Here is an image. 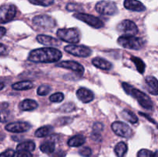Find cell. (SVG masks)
I'll list each match as a JSON object with an SVG mask.
<instances>
[{
    "instance_id": "6da1fadb",
    "label": "cell",
    "mask_w": 158,
    "mask_h": 157,
    "mask_svg": "<svg viewBox=\"0 0 158 157\" xmlns=\"http://www.w3.org/2000/svg\"><path fill=\"white\" fill-rule=\"evenodd\" d=\"M62 58V52L56 48H40L31 51L28 59L32 62L52 63Z\"/></svg>"
},
{
    "instance_id": "7a4b0ae2",
    "label": "cell",
    "mask_w": 158,
    "mask_h": 157,
    "mask_svg": "<svg viewBox=\"0 0 158 157\" xmlns=\"http://www.w3.org/2000/svg\"><path fill=\"white\" fill-rule=\"evenodd\" d=\"M122 87L124 89L126 93L135 98L142 107L146 109H148V110H151V109H153L154 105H153L152 100L151 99V98L146 93L141 92L139 89H137L134 86H132L131 85L128 84L127 83H122Z\"/></svg>"
},
{
    "instance_id": "3957f363",
    "label": "cell",
    "mask_w": 158,
    "mask_h": 157,
    "mask_svg": "<svg viewBox=\"0 0 158 157\" xmlns=\"http://www.w3.org/2000/svg\"><path fill=\"white\" fill-rule=\"evenodd\" d=\"M117 42L125 49L139 50L144 46V41L141 38L136 36H124L121 35L117 39Z\"/></svg>"
},
{
    "instance_id": "277c9868",
    "label": "cell",
    "mask_w": 158,
    "mask_h": 157,
    "mask_svg": "<svg viewBox=\"0 0 158 157\" xmlns=\"http://www.w3.org/2000/svg\"><path fill=\"white\" fill-rule=\"evenodd\" d=\"M57 36L61 41L69 43H77L80 39L79 32L76 29H60L56 32Z\"/></svg>"
},
{
    "instance_id": "5b68a950",
    "label": "cell",
    "mask_w": 158,
    "mask_h": 157,
    "mask_svg": "<svg viewBox=\"0 0 158 157\" xmlns=\"http://www.w3.org/2000/svg\"><path fill=\"white\" fill-rule=\"evenodd\" d=\"M117 29L122 35L124 36H135L138 33V28L133 21L125 19L120 22L117 26Z\"/></svg>"
},
{
    "instance_id": "8992f818",
    "label": "cell",
    "mask_w": 158,
    "mask_h": 157,
    "mask_svg": "<svg viewBox=\"0 0 158 157\" xmlns=\"http://www.w3.org/2000/svg\"><path fill=\"white\" fill-rule=\"evenodd\" d=\"M16 15V8L12 4L0 6V23L4 24L10 22Z\"/></svg>"
},
{
    "instance_id": "52a82bcc",
    "label": "cell",
    "mask_w": 158,
    "mask_h": 157,
    "mask_svg": "<svg viewBox=\"0 0 158 157\" xmlns=\"http://www.w3.org/2000/svg\"><path fill=\"white\" fill-rule=\"evenodd\" d=\"M95 9L98 13L104 15H113L117 12V5L110 1H100L97 3Z\"/></svg>"
},
{
    "instance_id": "ba28073f",
    "label": "cell",
    "mask_w": 158,
    "mask_h": 157,
    "mask_svg": "<svg viewBox=\"0 0 158 157\" xmlns=\"http://www.w3.org/2000/svg\"><path fill=\"white\" fill-rule=\"evenodd\" d=\"M73 17L80 20V21L84 22L85 23L90 26L91 27L95 28V29H100V28L104 26V24H103V21L101 19H100L97 17L94 16V15H89V14L80 13L79 12V13L74 14Z\"/></svg>"
},
{
    "instance_id": "9c48e42d",
    "label": "cell",
    "mask_w": 158,
    "mask_h": 157,
    "mask_svg": "<svg viewBox=\"0 0 158 157\" xmlns=\"http://www.w3.org/2000/svg\"><path fill=\"white\" fill-rule=\"evenodd\" d=\"M32 22L37 27L44 29H52L56 26V21L54 18L47 15H36L32 18Z\"/></svg>"
},
{
    "instance_id": "30bf717a",
    "label": "cell",
    "mask_w": 158,
    "mask_h": 157,
    "mask_svg": "<svg viewBox=\"0 0 158 157\" xmlns=\"http://www.w3.org/2000/svg\"><path fill=\"white\" fill-rule=\"evenodd\" d=\"M65 51L74 56L77 57H88L91 55L92 50L89 47L85 46H78V45H69L64 48Z\"/></svg>"
},
{
    "instance_id": "8fae6325",
    "label": "cell",
    "mask_w": 158,
    "mask_h": 157,
    "mask_svg": "<svg viewBox=\"0 0 158 157\" xmlns=\"http://www.w3.org/2000/svg\"><path fill=\"white\" fill-rule=\"evenodd\" d=\"M111 128L114 133L123 138H129L133 134V130L131 128L123 122H114L111 125Z\"/></svg>"
},
{
    "instance_id": "7c38bea8",
    "label": "cell",
    "mask_w": 158,
    "mask_h": 157,
    "mask_svg": "<svg viewBox=\"0 0 158 157\" xmlns=\"http://www.w3.org/2000/svg\"><path fill=\"white\" fill-rule=\"evenodd\" d=\"M31 125L26 122H15V123H9L6 126V129L13 133H20L29 130Z\"/></svg>"
},
{
    "instance_id": "4fadbf2b",
    "label": "cell",
    "mask_w": 158,
    "mask_h": 157,
    "mask_svg": "<svg viewBox=\"0 0 158 157\" xmlns=\"http://www.w3.org/2000/svg\"><path fill=\"white\" fill-rule=\"evenodd\" d=\"M56 66L59 67L64 68V69H70V70L73 71L76 73L79 74L80 75H82L84 72V68L82 66L81 64H80L79 62L74 61H63L60 62V63L56 65Z\"/></svg>"
},
{
    "instance_id": "5bb4252c",
    "label": "cell",
    "mask_w": 158,
    "mask_h": 157,
    "mask_svg": "<svg viewBox=\"0 0 158 157\" xmlns=\"http://www.w3.org/2000/svg\"><path fill=\"white\" fill-rule=\"evenodd\" d=\"M77 96L82 103H89L94 100V94L92 91L86 88H80L77 91Z\"/></svg>"
},
{
    "instance_id": "9a60e30c",
    "label": "cell",
    "mask_w": 158,
    "mask_h": 157,
    "mask_svg": "<svg viewBox=\"0 0 158 157\" xmlns=\"http://www.w3.org/2000/svg\"><path fill=\"white\" fill-rule=\"evenodd\" d=\"M124 7L128 10L135 11V12H143L146 9L143 4L138 0H125Z\"/></svg>"
},
{
    "instance_id": "2e32d148",
    "label": "cell",
    "mask_w": 158,
    "mask_h": 157,
    "mask_svg": "<svg viewBox=\"0 0 158 157\" xmlns=\"http://www.w3.org/2000/svg\"><path fill=\"white\" fill-rule=\"evenodd\" d=\"M148 92L154 95H158V80L154 76H147L145 78Z\"/></svg>"
},
{
    "instance_id": "e0dca14e",
    "label": "cell",
    "mask_w": 158,
    "mask_h": 157,
    "mask_svg": "<svg viewBox=\"0 0 158 157\" xmlns=\"http://www.w3.org/2000/svg\"><path fill=\"white\" fill-rule=\"evenodd\" d=\"M36 40L41 44L45 45V46H60V42L58 39L56 38L49 35H39L36 37Z\"/></svg>"
},
{
    "instance_id": "ac0fdd59",
    "label": "cell",
    "mask_w": 158,
    "mask_h": 157,
    "mask_svg": "<svg viewBox=\"0 0 158 157\" xmlns=\"http://www.w3.org/2000/svg\"><path fill=\"white\" fill-rule=\"evenodd\" d=\"M92 64L98 69H103V70H110L112 69L113 66L110 62L103 58H100V57H96V58H93Z\"/></svg>"
},
{
    "instance_id": "d6986e66",
    "label": "cell",
    "mask_w": 158,
    "mask_h": 157,
    "mask_svg": "<svg viewBox=\"0 0 158 157\" xmlns=\"http://www.w3.org/2000/svg\"><path fill=\"white\" fill-rule=\"evenodd\" d=\"M38 106L39 105L37 102H35V100L29 99H24L19 105V109L23 111H32L38 108Z\"/></svg>"
},
{
    "instance_id": "ffe728a7",
    "label": "cell",
    "mask_w": 158,
    "mask_h": 157,
    "mask_svg": "<svg viewBox=\"0 0 158 157\" xmlns=\"http://www.w3.org/2000/svg\"><path fill=\"white\" fill-rule=\"evenodd\" d=\"M86 142V138L82 135H77L72 137L68 141V146L71 147H79L83 145Z\"/></svg>"
},
{
    "instance_id": "44dd1931",
    "label": "cell",
    "mask_w": 158,
    "mask_h": 157,
    "mask_svg": "<svg viewBox=\"0 0 158 157\" xmlns=\"http://www.w3.org/2000/svg\"><path fill=\"white\" fill-rule=\"evenodd\" d=\"M53 131V127L52 126H44L39 128L35 132V136L38 138H42V137H46L50 135Z\"/></svg>"
},
{
    "instance_id": "7402d4cb",
    "label": "cell",
    "mask_w": 158,
    "mask_h": 157,
    "mask_svg": "<svg viewBox=\"0 0 158 157\" xmlns=\"http://www.w3.org/2000/svg\"><path fill=\"white\" fill-rule=\"evenodd\" d=\"M33 87V84L30 81H21L14 83L12 86V88L15 90H29Z\"/></svg>"
},
{
    "instance_id": "603a6c76",
    "label": "cell",
    "mask_w": 158,
    "mask_h": 157,
    "mask_svg": "<svg viewBox=\"0 0 158 157\" xmlns=\"http://www.w3.org/2000/svg\"><path fill=\"white\" fill-rule=\"evenodd\" d=\"M35 144L32 141H26L19 143L17 146V151H25V152H32L35 149Z\"/></svg>"
},
{
    "instance_id": "cb8c5ba5",
    "label": "cell",
    "mask_w": 158,
    "mask_h": 157,
    "mask_svg": "<svg viewBox=\"0 0 158 157\" xmlns=\"http://www.w3.org/2000/svg\"><path fill=\"white\" fill-rule=\"evenodd\" d=\"M40 150L44 153L51 154L55 151V143L52 140L46 141L40 145Z\"/></svg>"
},
{
    "instance_id": "d4e9b609",
    "label": "cell",
    "mask_w": 158,
    "mask_h": 157,
    "mask_svg": "<svg viewBox=\"0 0 158 157\" xmlns=\"http://www.w3.org/2000/svg\"><path fill=\"white\" fill-rule=\"evenodd\" d=\"M127 149L128 148L126 143L123 142H120L116 145L115 148H114V152L117 157H124L127 152Z\"/></svg>"
},
{
    "instance_id": "484cf974",
    "label": "cell",
    "mask_w": 158,
    "mask_h": 157,
    "mask_svg": "<svg viewBox=\"0 0 158 157\" xmlns=\"http://www.w3.org/2000/svg\"><path fill=\"white\" fill-rule=\"evenodd\" d=\"M121 116L123 119L132 123V124L137 123L138 122V118H137V115L134 112H131L129 110H127V109H124V110L122 111Z\"/></svg>"
},
{
    "instance_id": "4316f807",
    "label": "cell",
    "mask_w": 158,
    "mask_h": 157,
    "mask_svg": "<svg viewBox=\"0 0 158 157\" xmlns=\"http://www.w3.org/2000/svg\"><path fill=\"white\" fill-rule=\"evenodd\" d=\"M131 61L135 64L137 66V69L140 73H143L145 71V63L143 62V60L140 59V58H137L136 56L131 57Z\"/></svg>"
},
{
    "instance_id": "83f0119b",
    "label": "cell",
    "mask_w": 158,
    "mask_h": 157,
    "mask_svg": "<svg viewBox=\"0 0 158 157\" xmlns=\"http://www.w3.org/2000/svg\"><path fill=\"white\" fill-rule=\"evenodd\" d=\"M50 91L51 87L49 85H41V86H39V88L37 89V94H38L39 95L44 96V95H48V93H49Z\"/></svg>"
},
{
    "instance_id": "f1b7e54d",
    "label": "cell",
    "mask_w": 158,
    "mask_h": 157,
    "mask_svg": "<svg viewBox=\"0 0 158 157\" xmlns=\"http://www.w3.org/2000/svg\"><path fill=\"white\" fill-rule=\"evenodd\" d=\"M28 1L32 3V4L42 6H51L54 2V0H28Z\"/></svg>"
},
{
    "instance_id": "f546056e",
    "label": "cell",
    "mask_w": 158,
    "mask_h": 157,
    "mask_svg": "<svg viewBox=\"0 0 158 157\" xmlns=\"http://www.w3.org/2000/svg\"><path fill=\"white\" fill-rule=\"evenodd\" d=\"M64 99V95L62 92H56L49 97V100L52 103H61Z\"/></svg>"
},
{
    "instance_id": "4dcf8cb0",
    "label": "cell",
    "mask_w": 158,
    "mask_h": 157,
    "mask_svg": "<svg viewBox=\"0 0 158 157\" xmlns=\"http://www.w3.org/2000/svg\"><path fill=\"white\" fill-rule=\"evenodd\" d=\"M76 109V106L72 103H66V104L63 105V106L60 107V110L61 112H70L72 111L75 110Z\"/></svg>"
},
{
    "instance_id": "1f68e13d",
    "label": "cell",
    "mask_w": 158,
    "mask_h": 157,
    "mask_svg": "<svg viewBox=\"0 0 158 157\" xmlns=\"http://www.w3.org/2000/svg\"><path fill=\"white\" fill-rule=\"evenodd\" d=\"M10 117V112L8 110L0 111V123H5L8 121Z\"/></svg>"
},
{
    "instance_id": "d6a6232c",
    "label": "cell",
    "mask_w": 158,
    "mask_h": 157,
    "mask_svg": "<svg viewBox=\"0 0 158 157\" xmlns=\"http://www.w3.org/2000/svg\"><path fill=\"white\" fill-rule=\"evenodd\" d=\"M79 153L83 157H89L92 155V150L89 147H83L79 151Z\"/></svg>"
},
{
    "instance_id": "836d02e7",
    "label": "cell",
    "mask_w": 158,
    "mask_h": 157,
    "mask_svg": "<svg viewBox=\"0 0 158 157\" xmlns=\"http://www.w3.org/2000/svg\"><path fill=\"white\" fill-rule=\"evenodd\" d=\"M153 153L151 151L148 150V149H141L137 153V157H153Z\"/></svg>"
},
{
    "instance_id": "e575fe53",
    "label": "cell",
    "mask_w": 158,
    "mask_h": 157,
    "mask_svg": "<svg viewBox=\"0 0 158 157\" xmlns=\"http://www.w3.org/2000/svg\"><path fill=\"white\" fill-rule=\"evenodd\" d=\"M103 125L100 123H96L93 126V132L92 133L100 134V132L103 131Z\"/></svg>"
},
{
    "instance_id": "d590c367",
    "label": "cell",
    "mask_w": 158,
    "mask_h": 157,
    "mask_svg": "<svg viewBox=\"0 0 158 157\" xmlns=\"http://www.w3.org/2000/svg\"><path fill=\"white\" fill-rule=\"evenodd\" d=\"M13 157H32L30 152H25V151H16L13 155Z\"/></svg>"
},
{
    "instance_id": "8d00e7d4",
    "label": "cell",
    "mask_w": 158,
    "mask_h": 157,
    "mask_svg": "<svg viewBox=\"0 0 158 157\" xmlns=\"http://www.w3.org/2000/svg\"><path fill=\"white\" fill-rule=\"evenodd\" d=\"M80 7H81L80 5L73 4V3H69L66 6V9L69 11H78L80 10Z\"/></svg>"
},
{
    "instance_id": "74e56055",
    "label": "cell",
    "mask_w": 158,
    "mask_h": 157,
    "mask_svg": "<svg viewBox=\"0 0 158 157\" xmlns=\"http://www.w3.org/2000/svg\"><path fill=\"white\" fill-rule=\"evenodd\" d=\"M14 153H15V152L12 149H9L0 154V157H13Z\"/></svg>"
},
{
    "instance_id": "f35d334b",
    "label": "cell",
    "mask_w": 158,
    "mask_h": 157,
    "mask_svg": "<svg viewBox=\"0 0 158 157\" xmlns=\"http://www.w3.org/2000/svg\"><path fill=\"white\" fill-rule=\"evenodd\" d=\"M8 53L7 48L5 45L0 43V56H3V55H6Z\"/></svg>"
},
{
    "instance_id": "ab89813d",
    "label": "cell",
    "mask_w": 158,
    "mask_h": 157,
    "mask_svg": "<svg viewBox=\"0 0 158 157\" xmlns=\"http://www.w3.org/2000/svg\"><path fill=\"white\" fill-rule=\"evenodd\" d=\"M6 33V29H5L4 27H1V26H0V38H2Z\"/></svg>"
},
{
    "instance_id": "60d3db41",
    "label": "cell",
    "mask_w": 158,
    "mask_h": 157,
    "mask_svg": "<svg viewBox=\"0 0 158 157\" xmlns=\"http://www.w3.org/2000/svg\"><path fill=\"white\" fill-rule=\"evenodd\" d=\"M139 113H140V115H143V116L146 117V118L148 119H149L150 121H151V122H152L153 123H154V124H155L156 126H157V129H158V124H157V123H156L155 122H154V120L152 119H151V118H150V117H148V115H146V114H144V113H142V112H139Z\"/></svg>"
},
{
    "instance_id": "b9f144b4",
    "label": "cell",
    "mask_w": 158,
    "mask_h": 157,
    "mask_svg": "<svg viewBox=\"0 0 158 157\" xmlns=\"http://www.w3.org/2000/svg\"><path fill=\"white\" fill-rule=\"evenodd\" d=\"M4 87H5L4 83H1V82H0V90L3 89V88H4Z\"/></svg>"
},
{
    "instance_id": "7bdbcfd3",
    "label": "cell",
    "mask_w": 158,
    "mask_h": 157,
    "mask_svg": "<svg viewBox=\"0 0 158 157\" xmlns=\"http://www.w3.org/2000/svg\"><path fill=\"white\" fill-rule=\"evenodd\" d=\"M153 157H158V151H156L153 155Z\"/></svg>"
}]
</instances>
